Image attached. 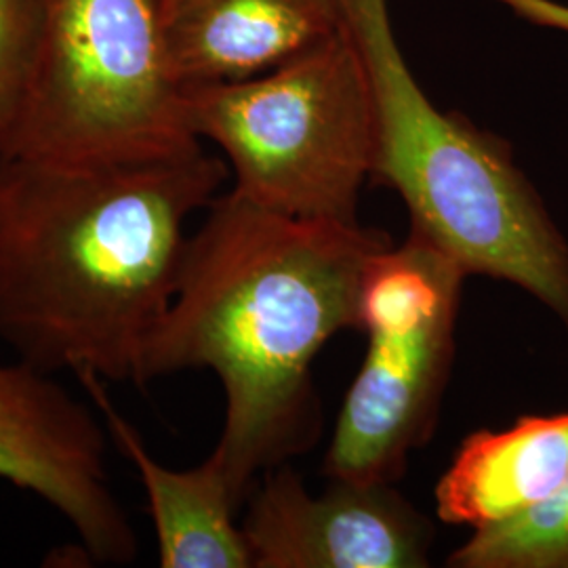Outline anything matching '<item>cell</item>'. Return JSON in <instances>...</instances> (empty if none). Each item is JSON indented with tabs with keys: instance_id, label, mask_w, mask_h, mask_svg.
Masks as SVG:
<instances>
[{
	"instance_id": "1",
	"label": "cell",
	"mask_w": 568,
	"mask_h": 568,
	"mask_svg": "<svg viewBox=\"0 0 568 568\" xmlns=\"http://www.w3.org/2000/svg\"><path fill=\"white\" fill-rule=\"evenodd\" d=\"M389 244L384 230L286 217L232 190L190 234L138 384L190 368L217 375L225 417L211 455L243 501L265 469L314 445L312 366L337 333L358 328L366 265Z\"/></svg>"
},
{
	"instance_id": "2",
	"label": "cell",
	"mask_w": 568,
	"mask_h": 568,
	"mask_svg": "<svg viewBox=\"0 0 568 568\" xmlns=\"http://www.w3.org/2000/svg\"><path fill=\"white\" fill-rule=\"evenodd\" d=\"M227 164L0 159V344L47 375L138 384L182 267L190 217Z\"/></svg>"
},
{
	"instance_id": "3",
	"label": "cell",
	"mask_w": 568,
	"mask_h": 568,
	"mask_svg": "<svg viewBox=\"0 0 568 568\" xmlns=\"http://www.w3.org/2000/svg\"><path fill=\"white\" fill-rule=\"evenodd\" d=\"M373 98L371 182L394 190L410 230L466 276L523 288L568 331V243L509 143L427 98L387 0H339Z\"/></svg>"
},
{
	"instance_id": "4",
	"label": "cell",
	"mask_w": 568,
	"mask_h": 568,
	"mask_svg": "<svg viewBox=\"0 0 568 568\" xmlns=\"http://www.w3.org/2000/svg\"><path fill=\"white\" fill-rule=\"evenodd\" d=\"M185 93L164 0H44L37 77L4 156L142 164L196 154Z\"/></svg>"
},
{
	"instance_id": "5",
	"label": "cell",
	"mask_w": 568,
	"mask_h": 568,
	"mask_svg": "<svg viewBox=\"0 0 568 568\" xmlns=\"http://www.w3.org/2000/svg\"><path fill=\"white\" fill-rule=\"evenodd\" d=\"M185 98L199 140L224 152L234 194L295 220L361 224L375 116L345 26L264 74L194 84Z\"/></svg>"
},
{
	"instance_id": "6",
	"label": "cell",
	"mask_w": 568,
	"mask_h": 568,
	"mask_svg": "<svg viewBox=\"0 0 568 568\" xmlns=\"http://www.w3.org/2000/svg\"><path fill=\"white\" fill-rule=\"evenodd\" d=\"M466 272L408 232L366 265L358 331L365 361L326 448L328 480L394 483L438 426L457 347Z\"/></svg>"
},
{
	"instance_id": "7",
	"label": "cell",
	"mask_w": 568,
	"mask_h": 568,
	"mask_svg": "<svg viewBox=\"0 0 568 568\" xmlns=\"http://www.w3.org/2000/svg\"><path fill=\"white\" fill-rule=\"evenodd\" d=\"M100 413L53 375L0 356V480L37 495L103 565H129L138 537L110 480Z\"/></svg>"
},
{
	"instance_id": "8",
	"label": "cell",
	"mask_w": 568,
	"mask_h": 568,
	"mask_svg": "<svg viewBox=\"0 0 568 568\" xmlns=\"http://www.w3.org/2000/svg\"><path fill=\"white\" fill-rule=\"evenodd\" d=\"M328 483L314 495L288 464L265 469L241 520L253 568L429 567L434 527L394 483Z\"/></svg>"
},
{
	"instance_id": "9",
	"label": "cell",
	"mask_w": 568,
	"mask_h": 568,
	"mask_svg": "<svg viewBox=\"0 0 568 568\" xmlns=\"http://www.w3.org/2000/svg\"><path fill=\"white\" fill-rule=\"evenodd\" d=\"M185 87L243 81L344 30L339 0H164Z\"/></svg>"
},
{
	"instance_id": "10",
	"label": "cell",
	"mask_w": 568,
	"mask_h": 568,
	"mask_svg": "<svg viewBox=\"0 0 568 568\" xmlns=\"http://www.w3.org/2000/svg\"><path fill=\"white\" fill-rule=\"evenodd\" d=\"M84 392L110 440L135 467L154 525L163 568H253L239 523L244 501L213 455L192 469H173L152 457L140 432L114 406L103 379L82 375Z\"/></svg>"
},
{
	"instance_id": "11",
	"label": "cell",
	"mask_w": 568,
	"mask_h": 568,
	"mask_svg": "<svg viewBox=\"0 0 568 568\" xmlns=\"http://www.w3.org/2000/svg\"><path fill=\"white\" fill-rule=\"evenodd\" d=\"M568 410L467 434L434 488L436 516L471 532L539 508L567 483Z\"/></svg>"
},
{
	"instance_id": "12",
	"label": "cell",
	"mask_w": 568,
	"mask_h": 568,
	"mask_svg": "<svg viewBox=\"0 0 568 568\" xmlns=\"http://www.w3.org/2000/svg\"><path fill=\"white\" fill-rule=\"evenodd\" d=\"M453 568H568V478L525 516L471 532L447 560Z\"/></svg>"
},
{
	"instance_id": "13",
	"label": "cell",
	"mask_w": 568,
	"mask_h": 568,
	"mask_svg": "<svg viewBox=\"0 0 568 568\" xmlns=\"http://www.w3.org/2000/svg\"><path fill=\"white\" fill-rule=\"evenodd\" d=\"M44 0H0V156L20 131L41 55Z\"/></svg>"
},
{
	"instance_id": "14",
	"label": "cell",
	"mask_w": 568,
	"mask_h": 568,
	"mask_svg": "<svg viewBox=\"0 0 568 568\" xmlns=\"http://www.w3.org/2000/svg\"><path fill=\"white\" fill-rule=\"evenodd\" d=\"M495 2L508 7L509 11H514L518 18L530 23L568 32V4L556 2V0H495Z\"/></svg>"
}]
</instances>
